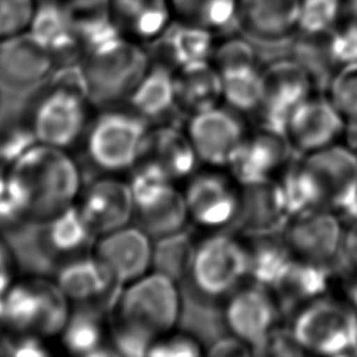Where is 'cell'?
Here are the masks:
<instances>
[{
  "label": "cell",
  "instance_id": "obj_1",
  "mask_svg": "<svg viewBox=\"0 0 357 357\" xmlns=\"http://www.w3.org/2000/svg\"><path fill=\"white\" fill-rule=\"evenodd\" d=\"M183 294L178 282L149 271L123 284L109 311V340L117 356L146 357L156 337L181 319Z\"/></svg>",
  "mask_w": 357,
  "mask_h": 357
},
{
  "label": "cell",
  "instance_id": "obj_2",
  "mask_svg": "<svg viewBox=\"0 0 357 357\" xmlns=\"http://www.w3.org/2000/svg\"><path fill=\"white\" fill-rule=\"evenodd\" d=\"M93 105L79 61L57 64L32 95L24 119L39 144L71 149L92 117Z\"/></svg>",
  "mask_w": 357,
  "mask_h": 357
},
{
  "label": "cell",
  "instance_id": "obj_3",
  "mask_svg": "<svg viewBox=\"0 0 357 357\" xmlns=\"http://www.w3.org/2000/svg\"><path fill=\"white\" fill-rule=\"evenodd\" d=\"M6 170L35 225L77 204L84 187L70 149L39 142Z\"/></svg>",
  "mask_w": 357,
  "mask_h": 357
},
{
  "label": "cell",
  "instance_id": "obj_4",
  "mask_svg": "<svg viewBox=\"0 0 357 357\" xmlns=\"http://www.w3.org/2000/svg\"><path fill=\"white\" fill-rule=\"evenodd\" d=\"M71 312V304L54 278L18 276L0 291V329L7 335L57 339Z\"/></svg>",
  "mask_w": 357,
  "mask_h": 357
},
{
  "label": "cell",
  "instance_id": "obj_5",
  "mask_svg": "<svg viewBox=\"0 0 357 357\" xmlns=\"http://www.w3.org/2000/svg\"><path fill=\"white\" fill-rule=\"evenodd\" d=\"M93 107L117 106L148 71L152 57L146 46L120 32L95 43L79 59Z\"/></svg>",
  "mask_w": 357,
  "mask_h": 357
},
{
  "label": "cell",
  "instance_id": "obj_6",
  "mask_svg": "<svg viewBox=\"0 0 357 357\" xmlns=\"http://www.w3.org/2000/svg\"><path fill=\"white\" fill-rule=\"evenodd\" d=\"M151 124L127 106L99 107L81 141L88 162L100 173H130L144 158Z\"/></svg>",
  "mask_w": 357,
  "mask_h": 357
},
{
  "label": "cell",
  "instance_id": "obj_7",
  "mask_svg": "<svg viewBox=\"0 0 357 357\" xmlns=\"http://www.w3.org/2000/svg\"><path fill=\"white\" fill-rule=\"evenodd\" d=\"M250 278L248 245L216 230L197 241L185 279L204 300L229 297Z\"/></svg>",
  "mask_w": 357,
  "mask_h": 357
},
{
  "label": "cell",
  "instance_id": "obj_8",
  "mask_svg": "<svg viewBox=\"0 0 357 357\" xmlns=\"http://www.w3.org/2000/svg\"><path fill=\"white\" fill-rule=\"evenodd\" d=\"M289 329L304 351L357 354V308L350 301L321 296L294 312Z\"/></svg>",
  "mask_w": 357,
  "mask_h": 357
},
{
  "label": "cell",
  "instance_id": "obj_9",
  "mask_svg": "<svg viewBox=\"0 0 357 357\" xmlns=\"http://www.w3.org/2000/svg\"><path fill=\"white\" fill-rule=\"evenodd\" d=\"M135 216L134 222L153 240L187 229L188 209L183 191L153 162L141 160L128 176Z\"/></svg>",
  "mask_w": 357,
  "mask_h": 357
},
{
  "label": "cell",
  "instance_id": "obj_10",
  "mask_svg": "<svg viewBox=\"0 0 357 357\" xmlns=\"http://www.w3.org/2000/svg\"><path fill=\"white\" fill-rule=\"evenodd\" d=\"M264 96L258 109L261 127L286 135L293 112L312 95L315 81L294 57L273 60L262 68Z\"/></svg>",
  "mask_w": 357,
  "mask_h": 357
},
{
  "label": "cell",
  "instance_id": "obj_11",
  "mask_svg": "<svg viewBox=\"0 0 357 357\" xmlns=\"http://www.w3.org/2000/svg\"><path fill=\"white\" fill-rule=\"evenodd\" d=\"M282 314L273 293L258 283L241 284L229 297L222 312L223 325L229 333L259 353L268 336L273 332Z\"/></svg>",
  "mask_w": 357,
  "mask_h": 357
},
{
  "label": "cell",
  "instance_id": "obj_12",
  "mask_svg": "<svg viewBox=\"0 0 357 357\" xmlns=\"http://www.w3.org/2000/svg\"><path fill=\"white\" fill-rule=\"evenodd\" d=\"M53 278L71 307L96 308L107 312L121 287L92 251L56 264Z\"/></svg>",
  "mask_w": 357,
  "mask_h": 357
},
{
  "label": "cell",
  "instance_id": "obj_13",
  "mask_svg": "<svg viewBox=\"0 0 357 357\" xmlns=\"http://www.w3.org/2000/svg\"><path fill=\"white\" fill-rule=\"evenodd\" d=\"M336 211L315 208L293 216L283 229V240L297 258L333 266L344 227Z\"/></svg>",
  "mask_w": 357,
  "mask_h": 357
},
{
  "label": "cell",
  "instance_id": "obj_14",
  "mask_svg": "<svg viewBox=\"0 0 357 357\" xmlns=\"http://www.w3.org/2000/svg\"><path fill=\"white\" fill-rule=\"evenodd\" d=\"M190 222L208 230L233 226L240 206V190L219 172L194 173L183 191Z\"/></svg>",
  "mask_w": 357,
  "mask_h": 357
},
{
  "label": "cell",
  "instance_id": "obj_15",
  "mask_svg": "<svg viewBox=\"0 0 357 357\" xmlns=\"http://www.w3.org/2000/svg\"><path fill=\"white\" fill-rule=\"evenodd\" d=\"M185 132L199 162L211 167L226 166L247 135L240 113L219 105L191 114Z\"/></svg>",
  "mask_w": 357,
  "mask_h": 357
},
{
  "label": "cell",
  "instance_id": "obj_16",
  "mask_svg": "<svg viewBox=\"0 0 357 357\" xmlns=\"http://www.w3.org/2000/svg\"><path fill=\"white\" fill-rule=\"evenodd\" d=\"M291 152L286 135L261 127L257 132L244 137L226 167L240 187L265 183L283 170Z\"/></svg>",
  "mask_w": 357,
  "mask_h": 357
},
{
  "label": "cell",
  "instance_id": "obj_17",
  "mask_svg": "<svg viewBox=\"0 0 357 357\" xmlns=\"http://www.w3.org/2000/svg\"><path fill=\"white\" fill-rule=\"evenodd\" d=\"M77 205L98 236L132 223L135 216L131 187L121 174L100 173L84 184Z\"/></svg>",
  "mask_w": 357,
  "mask_h": 357
},
{
  "label": "cell",
  "instance_id": "obj_18",
  "mask_svg": "<svg viewBox=\"0 0 357 357\" xmlns=\"http://www.w3.org/2000/svg\"><path fill=\"white\" fill-rule=\"evenodd\" d=\"M92 252L123 286L152 271L153 238L132 222L99 234Z\"/></svg>",
  "mask_w": 357,
  "mask_h": 357
},
{
  "label": "cell",
  "instance_id": "obj_19",
  "mask_svg": "<svg viewBox=\"0 0 357 357\" xmlns=\"http://www.w3.org/2000/svg\"><path fill=\"white\" fill-rule=\"evenodd\" d=\"M347 120L328 96L310 95L291 114L286 137L293 151L303 156L337 142Z\"/></svg>",
  "mask_w": 357,
  "mask_h": 357
},
{
  "label": "cell",
  "instance_id": "obj_20",
  "mask_svg": "<svg viewBox=\"0 0 357 357\" xmlns=\"http://www.w3.org/2000/svg\"><path fill=\"white\" fill-rule=\"evenodd\" d=\"M303 163L317 180L325 208L337 213L357 190V153L342 144H332L304 155Z\"/></svg>",
  "mask_w": 357,
  "mask_h": 357
},
{
  "label": "cell",
  "instance_id": "obj_21",
  "mask_svg": "<svg viewBox=\"0 0 357 357\" xmlns=\"http://www.w3.org/2000/svg\"><path fill=\"white\" fill-rule=\"evenodd\" d=\"M54 67L53 54L29 31L0 39V82L4 86L40 85Z\"/></svg>",
  "mask_w": 357,
  "mask_h": 357
},
{
  "label": "cell",
  "instance_id": "obj_22",
  "mask_svg": "<svg viewBox=\"0 0 357 357\" xmlns=\"http://www.w3.org/2000/svg\"><path fill=\"white\" fill-rule=\"evenodd\" d=\"M42 254L59 264L91 252L98 234L77 204L36 223Z\"/></svg>",
  "mask_w": 357,
  "mask_h": 357
},
{
  "label": "cell",
  "instance_id": "obj_23",
  "mask_svg": "<svg viewBox=\"0 0 357 357\" xmlns=\"http://www.w3.org/2000/svg\"><path fill=\"white\" fill-rule=\"evenodd\" d=\"M289 220L290 216L275 178L241 187L238 213L233 227L257 237L278 234Z\"/></svg>",
  "mask_w": 357,
  "mask_h": 357
},
{
  "label": "cell",
  "instance_id": "obj_24",
  "mask_svg": "<svg viewBox=\"0 0 357 357\" xmlns=\"http://www.w3.org/2000/svg\"><path fill=\"white\" fill-rule=\"evenodd\" d=\"M106 10L121 35L145 46L174 21L170 0H106Z\"/></svg>",
  "mask_w": 357,
  "mask_h": 357
},
{
  "label": "cell",
  "instance_id": "obj_25",
  "mask_svg": "<svg viewBox=\"0 0 357 357\" xmlns=\"http://www.w3.org/2000/svg\"><path fill=\"white\" fill-rule=\"evenodd\" d=\"M28 31L53 54L56 66L79 61L77 20L68 1H39Z\"/></svg>",
  "mask_w": 357,
  "mask_h": 357
},
{
  "label": "cell",
  "instance_id": "obj_26",
  "mask_svg": "<svg viewBox=\"0 0 357 357\" xmlns=\"http://www.w3.org/2000/svg\"><path fill=\"white\" fill-rule=\"evenodd\" d=\"M301 0H237L238 25L251 36L278 42L298 29Z\"/></svg>",
  "mask_w": 357,
  "mask_h": 357
},
{
  "label": "cell",
  "instance_id": "obj_27",
  "mask_svg": "<svg viewBox=\"0 0 357 357\" xmlns=\"http://www.w3.org/2000/svg\"><path fill=\"white\" fill-rule=\"evenodd\" d=\"M124 103L151 126L169 123L170 116L178 110L174 70L152 60Z\"/></svg>",
  "mask_w": 357,
  "mask_h": 357
},
{
  "label": "cell",
  "instance_id": "obj_28",
  "mask_svg": "<svg viewBox=\"0 0 357 357\" xmlns=\"http://www.w3.org/2000/svg\"><path fill=\"white\" fill-rule=\"evenodd\" d=\"M216 38L212 32L198 26L173 21L170 26L151 43L155 49L153 61H159L177 71L183 67L211 61Z\"/></svg>",
  "mask_w": 357,
  "mask_h": 357
},
{
  "label": "cell",
  "instance_id": "obj_29",
  "mask_svg": "<svg viewBox=\"0 0 357 357\" xmlns=\"http://www.w3.org/2000/svg\"><path fill=\"white\" fill-rule=\"evenodd\" d=\"M142 159L156 163L173 181L190 178L199 163L187 132L173 123L151 126Z\"/></svg>",
  "mask_w": 357,
  "mask_h": 357
},
{
  "label": "cell",
  "instance_id": "obj_30",
  "mask_svg": "<svg viewBox=\"0 0 357 357\" xmlns=\"http://www.w3.org/2000/svg\"><path fill=\"white\" fill-rule=\"evenodd\" d=\"M331 265L293 257L271 291L280 311L298 310L304 304L325 296L331 280Z\"/></svg>",
  "mask_w": 357,
  "mask_h": 357
},
{
  "label": "cell",
  "instance_id": "obj_31",
  "mask_svg": "<svg viewBox=\"0 0 357 357\" xmlns=\"http://www.w3.org/2000/svg\"><path fill=\"white\" fill-rule=\"evenodd\" d=\"M59 342L73 356L95 357L114 354L109 340V312L71 307L70 317L63 326Z\"/></svg>",
  "mask_w": 357,
  "mask_h": 357
},
{
  "label": "cell",
  "instance_id": "obj_32",
  "mask_svg": "<svg viewBox=\"0 0 357 357\" xmlns=\"http://www.w3.org/2000/svg\"><path fill=\"white\" fill-rule=\"evenodd\" d=\"M176 74L177 107L190 116L219 105L222 77L211 61L183 67Z\"/></svg>",
  "mask_w": 357,
  "mask_h": 357
},
{
  "label": "cell",
  "instance_id": "obj_33",
  "mask_svg": "<svg viewBox=\"0 0 357 357\" xmlns=\"http://www.w3.org/2000/svg\"><path fill=\"white\" fill-rule=\"evenodd\" d=\"M174 21L212 32L231 33L238 25L237 0H170Z\"/></svg>",
  "mask_w": 357,
  "mask_h": 357
},
{
  "label": "cell",
  "instance_id": "obj_34",
  "mask_svg": "<svg viewBox=\"0 0 357 357\" xmlns=\"http://www.w3.org/2000/svg\"><path fill=\"white\" fill-rule=\"evenodd\" d=\"M276 183L290 219L315 208H325L322 191L303 160L287 163Z\"/></svg>",
  "mask_w": 357,
  "mask_h": 357
},
{
  "label": "cell",
  "instance_id": "obj_35",
  "mask_svg": "<svg viewBox=\"0 0 357 357\" xmlns=\"http://www.w3.org/2000/svg\"><path fill=\"white\" fill-rule=\"evenodd\" d=\"M254 240L255 243L248 247V279L271 290L294 255L289 250L284 240H279L276 234L257 236L254 237Z\"/></svg>",
  "mask_w": 357,
  "mask_h": 357
},
{
  "label": "cell",
  "instance_id": "obj_36",
  "mask_svg": "<svg viewBox=\"0 0 357 357\" xmlns=\"http://www.w3.org/2000/svg\"><path fill=\"white\" fill-rule=\"evenodd\" d=\"M222 100L237 113L258 112L264 96V78L259 66L220 73Z\"/></svg>",
  "mask_w": 357,
  "mask_h": 357
},
{
  "label": "cell",
  "instance_id": "obj_37",
  "mask_svg": "<svg viewBox=\"0 0 357 357\" xmlns=\"http://www.w3.org/2000/svg\"><path fill=\"white\" fill-rule=\"evenodd\" d=\"M197 241L187 229L174 234L153 240V265L152 269L159 271L176 282L184 280L192 259Z\"/></svg>",
  "mask_w": 357,
  "mask_h": 357
},
{
  "label": "cell",
  "instance_id": "obj_38",
  "mask_svg": "<svg viewBox=\"0 0 357 357\" xmlns=\"http://www.w3.org/2000/svg\"><path fill=\"white\" fill-rule=\"evenodd\" d=\"M211 63L219 73L255 67L258 66V53L248 39L240 35L226 33L219 40L216 39Z\"/></svg>",
  "mask_w": 357,
  "mask_h": 357
},
{
  "label": "cell",
  "instance_id": "obj_39",
  "mask_svg": "<svg viewBox=\"0 0 357 357\" xmlns=\"http://www.w3.org/2000/svg\"><path fill=\"white\" fill-rule=\"evenodd\" d=\"M326 86L328 98L347 123L357 121V61L337 67Z\"/></svg>",
  "mask_w": 357,
  "mask_h": 357
},
{
  "label": "cell",
  "instance_id": "obj_40",
  "mask_svg": "<svg viewBox=\"0 0 357 357\" xmlns=\"http://www.w3.org/2000/svg\"><path fill=\"white\" fill-rule=\"evenodd\" d=\"M343 0H301L297 32L328 33L342 17Z\"/></svg>",
  "mask_w": 357,
  "mask_h": 357
},
{
  "label": "cell",
  "instance_id": "obj_41",
  "mask_svg": "<svg viewBox=\"0 0 357 357\" xmlns=\"http://www.w3.org/2000/svg\"><path fill=\"white\" fill-rule=\"evenodd\" d=\"M38 144L32 130L22 117L0 126V166L8 167Z\"/></svg>",
  "mask_w": 357,
  "mask_h": 357
},
{
  "label": "cell",
  "instance_id": "obj_42",
  "mask_svg": "<svg viewBox=\"0 0 357 357\" xmlns=\"http://www.w3.org/2000/svg\"><path fill=\"white\" fill-rule=\"evenodd\" d=\"M32 223L26 208L4 169L0 173V234L17 231Z\"/></svg>",
  "mask_w": 357,
  "mask_h": 357
},
{
  "label": "cell",
  "instance_id": "obj_43",
  "mask_svg": "<svg viewBox=\"0 0 357 357\" xmlns=\"http://www.w3.org/2000/svg\"><path fill=\"white\" fill-rule=\"evenodd\" d=\"M39 0H0V39L29 29Z\"/></svg>",
  "mask_w": 357,
  "mask_h": 357
},
{
  "label": "cell",
  "instance_id": "obj_44",
  "mask_svg": "<svg viewBox=\"0 0 357 357\" xmlns=\"http://www.w3.org/2000/svg\"><path fill=\"white\" fill-rule=\"evenodd\" d=\"M202 343L191 332L170 331L153 340L146 357H198Z\"/></svg>",
  "mask_w": 357,
  "mask_h": 357
},
{
  "label": "cell",
  "instance_id": "obj_45",
  "mask_svg": "<svg viewBox=\"0 0 357 357\" xmlns=\"http://www.w3.org/2000/svg\"><path fill=\"white\" fill-rule=\"evenodd\" d=\"M328 42L336 68L357 61V26L339 21L335 29L329 32Z\"/></svg>",
  "mask_w": 357,
  "mask_h": 357
},
{
  "label": "cell",
  "instance_id": "obj_46",
  "mask_svg": "<svg viewBox=\"0 0 357 357\" xmlns=\"http://www.w3.org/2000/svg\"><path fill=\"white\" fill-rule=\"evenodd\" d=\"M46 339L32 335H7L4 342V356L14 357H39L49 356L52 350L47 346Z\"/></svg>",
  "mask_w": 357,
  "mask_h": 357
},
{
  "label": "cell",
  "instance_id": "obj_47",
  "mask_svg": "<svg viewBox=\"0 0 357 357\" xmlns=\"http://www.w3.org/2000/svg\"><path fill=\"white\" fill-rule=\"evenodd\" d=\"M259 353L271 356H298L305 351L300 347L290 329L280 331L279 328H275L261 347Z\"/></svg>",
  "mask_w": 357,
  "mask_h": 357
},
{
  "label": "cell",
  "instance_id": "obj_48",
  "mask_svg": "<svg viewBox=\"0 0 357 357\" xmlns=\"http://www.w3.org/2000/svg\"><path fill=\"white\" fill-rule=\"evenodd\" d=\"M335 265H339L349 275H357V222H350V226L344 229Z\"/></svg>",
  "mask_w": 357,
  "mask_h": 357
},
{
  "label": "cell",
  "instance_id": "obj_49",
  "mask_svg": "<svg viewBox=\"0 0 357 357\" xmlns=\"http://www.w3.org/2000/svg\"><path fill=\"white\" fill-rule=\"evenodd\" d=\"M212 357H243L254 354V350L244 340L229 333L215 339L206 351Z\"/></svg>",
  "mask_w": 357,
  "mask_h": 357
},
{
  "label": "cell",
  "instance_id": "obj_50",
  "mask_svg": "<svg viewBox=\"0 0 357 357\" xmlns=\"http://www.w3.org/2000/svg\"><path fill=\"white\" fill-rule=\"evenodd\" d=\"M17 278V259L10 244L0 234V291Z\"/></svg>",
  "mask_w": 357,
  "mask_h": 357
},
{
  "label": "cell",
  "instance_id": "obj_51",
  "mask_svg": "<svg viewBox=\"0 0 357 357\" xmlns=\"http://www.w3.org/2000/svg\"><path fill=\"white\" fill-rule=\"evenodd\" d=\"M340 21L357 26V0H343Z\"/></svg>",
  "mask_w": 357,
  "mask_h": 357
},
{
  "label": "cell",
  "instance_id": "obj_52",
  "mask_svg": "<svg viewBox=\"0 0 357 357\" xmlns=\"http://www.w3.org/2000/svg\"><path fill=\"white\" fill-rule=\"evenodd\" d=\"M339 213L349 222H357V190L354 191L349 204Z\"/></svg>",
  "mask_w": 357,
  "mask_h": 357
},
{
  "label": "cell",
  "instance_id": "obj_53",
  "mask_svg": "<svg viewBox=\"0 0 357 357\" xmlns=\"http://www.w3.org/2000/svg\"><path fill=\"white\" fill-rule=\"evenodd\" d=\"M346 134L349 138V146L357 153V121L347 123Z\"/></svg>",
  "mask_w": 357,
  "mask_h": 357
},
{
  "label": "cell",
  "instance_id": "obj_54",
  "mask_svg": "<svg viewBox=\"0 0 357 357\" xmlns=\"http://www.w3.org/2000/svg\"><path fill=\"white\" fill-rule=\"evenodd\" d=\"M349 297H350V303L357 308V278L349 286Z\"/></svg>",
  "mask_w": 357,
  "mask_h": 357
},
{
  "label": "cell",
  "instance_id": "obj_55",
  "mask_svg": "<svg viewBox=\"0 0 357 357\" xmlns=\"http://www.w3.org/2000/svg\"><path fill=\"white\" fill-rule=\"evenodd\" d=\"M4 342H6V333L0 329V356H4Z\"/></svg>",
  "mask_w": 357,
  "mask_h": 357
},
{
  "label": "cell",
  "instance_id": "obj_56",
  "mask_svg": "<svg viewBox=\"0 0 357 357\" xmlns=\"http://www.w3.org/2000/svg\"><path fill=\"white\" fill-rule=\"evenodd\" d=\"M4 169H6V167H3V166H0V173H1V172H3V170H4Z\"/></svg>",
  "mask_w": 357,
  "mask_h": 357
},
{
  "label": "cell",
  "instance_id": "obj_57",
  "mask_svg": "<svg viewBox=\"0 0 357 357\" xmlns=\"http://www.w3.org/2000/svg\"><path fill=\"white\" fill-rule=\"evenodd\" d=\"M66 1H74V0H66Z\"/></svg>",
  "mask_w": 357,
  "mask_h": 357
}]
</instances>
